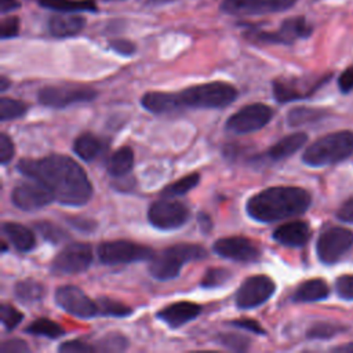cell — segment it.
Segmentation results:
<instances>
[{
  "mask_svg": "<svg viewBox=\"0 0 353 353\" xmlns=\"http://www.w3.org/2000/svg\"><path fill=\"white\" fill-rule=\"evenodd\" d=\"M17 170L44 183L59 204L79 207L88 203L92 196V185L85 171L69 156L50 154L41 159H22Z\"/></svg>",
  "mask_w": 353,
  "mask_h": 353,
  "instance_id": "cell-1",
  "label": "cell"
},
{
  "mask_svg": "<svg viewBox=\"0 0 353 353\" xmlns=\"http://www.w3.org/2000/svg\"><path fill=\"white\" fill-rule=\"evenodd\" d=\"M312 203L307 190L298 186H272L251 196L245 203L250 218L270 223L303 214Z\"/></svg>",
  "mask_w": 353,
  "mask_h": 353,
  "instance_id": "cell-2",
  "label": "cell"
},
{
  "mask_svg": "<svg viewBox=\"0 0 353 353\" xmlns=\"http://www.w3.org/2000/svg\"><path fill=\"white\" fill-rule=\"evenodd\" d=\"M353 153V131H336L324 135L309 145L302 161L310 167H324L339 163Z\"/></svg>",
  "mask_w": 353,
  "mask_h": 353,
  "instance_id": "cell-3",
  "label": "cell"
},
{
  "mask_svg": "<svg viewBox=\"0 0 353 353\" xmlns=\"http://www.w3.org/2000/svg\"><path fill=\"white\" fill-rule=\"evenodd\" d=\"M207 255V250L201 245L179 243L154 254L149 263V273L160 281L172 280L179 276L183 263L204 259Z\"/></svg>",
  "mask_w": 353,
  "mask_h": 353,
  "instance_id": "cell-4",
  "label": "cell"
},
{
  "mask_svg": "<svg viewBox=\"0 0 353 353\" xmlns=\"http://www.w3.org/2000/svg\"><path fill=\"white\" fill-rule=\"evenodd\" d=\"M237 97L234 85L225 81H211L188 87L178 92L181 108L216 109L230 105Z\"/></svg>",
  "mask_w": 353,
  "mask_h": 353,
  "instance_id": "cell-5",
  "label": "cell"
},
{
  "mask_svg": "<svg viewBox=\"0 0 353 353\" xmlns=\"http://www.w3.org/2000/svg\"><path fill=\"white\" fill-rule=\"evenodd\" d=\"M313 26L305 17H291L281 22L279 30L268 32L259 29H251L244 36L254 43L265 44H292L295 40L306 39L312 34Z\"/></svg>",
  "mask_w": 353,
  "mask_h": 353,
  "instance_id": "cell-6",
  "label": "cell"
},
{
  "mask_svg": "<svg viewBox=\"0 0 353 353\" xmlns=\"http://www.w3.org/2000/svg\"><path fill=\"white\" fill-rule=\"evenodd\" d=\"M150 247L127 240L105 241L98 245V259L103 265H124L138 261H150L154 256Z\"/></svg>",
  "mask_w": 353,
  "mask_h": 353,
  "instance_id": "cell-7",
  "label": "cell"
},
{
  "mask_svg": "<svg viewBox=\"0 0 353 353\" xmlns=\"http://www.w3.org/2000/svg\"><path fill=\"white\" fill-rule=\"evenodd\" d=\"M97 97V91L91 87L76 84H59L43 87L37 92V99L41 105L55 109H62L73 103L90 102Z\"/></svg>",
  "mask_w": 353,
  "mask_h": 353,
  "instance_id": "cell-8",
  "label": "cell"
},
{
  "mask_svg": "<svg viewBox=\"0 0 353 353\" xmlns=\"http://www.w3.org/2000/svg\"><path fill=\"white\" fill-rule=\"evenodd\" d=\"M353 245V232L341 228L332 226L325 229L317 239L316 252L324 265H332L338 262Z\"/></svg>",
  "mask_w": 353,
  "mask_h": 353,
  "instance_id": "cell-9",
  "label": "cell"
},
{
  "mask_svg": "<svg viewBox=\"0 0 353 353\" xmlns=\"http://www.w3.org/2000/svg\"><path fill=\"white\" fill-rule=\"evenodd\" d=\"M189 218L188 207L174 200L172 197H164L154 201L148 210V219L152 226L160 230H174L186 223Z\"/></svg>",
  "mask_w": 353,
  "mask_h": 353,
  "instance_id": "cell-10",
  "label": "cell"
},
{
  "mask_svg": "<svg viewBox=\"0 0 353 353\" xmlns=\"http://www.w3.org/2000/svg\"><path fill=\"white\" fill-rule=\"evenodd\" d=\"M276 291L274 281L265 274H255L247 277L239 287L234 302L241 310L258 307L268 302Z\"/></svg>",
  "mask_w": 353,
  "mask_h": 353,
  "instance_id": "cell-11",
  "label": "cell"
},
{
  "mask_svg": "<svg viewBox=\"0 0 353 353\" xmlns=\"http://www.w3.org/2000/svg\"><path fill=\"white\" fill-rule=\"evenodd\" d=\"M92 262V248L87 243H70L62 248L51 263V272L58 276L76 274L87 270Z\"/></svg>",
  "mask_w": 353,
  "mask_h": 353,
  "instance_id": "cell-12",
  "label": "cell"
},
{
  "mask_svg": "<svg viewBox=\"0 0 353 353\" xmlns=\"http://www.w3.org/2000/svg\"><path fill=\"white\" fill-rule=\"evenodd\" d=\"M273 110L265 103H251L239 109L225 124V128L233 134H250L263 128L272 119Z\"/></svg>",
  "mask_w": 353,
  "mask_h": 353,
  "instance_id": "cell-13",
  "label": "cell"
},
{
  "mask_svg": "<svg viewBox=\"0 0 353 353\" xmlns=\"http://www.w3.org/2000/svg\"><path fill=\"white\" fill-rule=\"evenodd\" d=\"M295 3L296 0H222L219 10L233 17H255L287 11Z\"/></svg>",
  "mask_w": 353,
  "mask_h": 353,
  "instance_id": "cell-14",
  "label": "cell"
},
{
  "mask_svg": "<svg viewBox=\"0 0 353 353\" xmlns=\"http://www.w3.org/2000/svg\"><path fill=\"white\" fill-rule=\"evenodd\" d=\"M55 303L66 313L88 320L99 314L98 305L81 288L76 285H62L55 291Z\"/></svg>",
  "mask_w": 353,
  "mask_h": 353,
  "instance_id": "cell-15",
  "label": "cell"
},
{
  "mask_svg": "<svg viewBox=\"0 0 353 353\" xmlns=\"http://www.w3.org/2000/svg\"><path fill=\"white\" fill-rule=\"evenodd\" d=\"M11 201L22 211H37L55 201V197L44 183L32 179V182L19 183L12 189Z\"/></svg>",
  "mask_w": 353,
  "mask_h": 353,
  "instance_id": "cell-16",
  "label": "cell"
},
{
  "mask_svg": "<svg viewBox=\"0 0 353 353\" xmlns=\"http://www.w3.org/2000/svg\"><path fill=\"white\" fill-rule=\"evenodd\" d=\"M214 251L222 258L236 261V262H255L261 256V251L258 245L251 241L250 239L240 237V236H232V237H223L218 239L214 243Z\"/></svg>",
  "mask_w": 353,
  "mask_h": 353,
  "instance_id": "cell-17",
  "label": "cell"
},
{
  "mask_svg": "<svg viewBox=\"0 0 353 353\" xmlns=\"http://www.w3.org/2000/svg\"><path fill=\"white\" fill-rule=\"evenodd\" d=\"M201 313V306L194 302L181 301L171 303L157 312V319L165 323L171 328L182 327L183 324L192 321Z\"/></svg>",
  "mask_w": 353,
  "mask_h": 353,
  "instance_id": "cell-18",
  "label": "cell"
},
{
  "mask_svg": "<svg viewBox=\"0 0 353 353\" xmlns=\"http://www.w3.org/2000/svg\"><path fill=\"white\" fill-rule=\"evenodd\" d=\"M85 26V18L77 12H61L51 15L47 22L48 32L52 37L66 39L79 34Z\"/></svg>",
  "mask_w": 353,
  "mask_h": 353,
  "instance_id": "cell-19",
  "label": "cell"
},
{
  "mask_svg": "<svg viewBox=\"0 0 353 353\" xmlns=\"http://www.w3.org/2000/svg\"><path fill=\"white\" fill-rule=\"evenodd\" d=\"M321 83L323 81L306 85L296 79H276L273 81V95L280 103L296 101L310 95L317 90V87L321 85Z\"/></svg>",
  "mask_w": 353,
  "mask_h": 353,
  "instance_id": "cell-20",
  "label": "cell"
},
{
  "mask_svg": "<svg viewBox=\"0 0 353 353\" xmlns=\"http://www.w3.org/2000/svg\"><path fill=\"white\" fill-rule=\"evenodd\" d=\"M273 239L281 245L302 247L310 239V228L302 221L287 222L274 229Z\"/></svg>",
  "mask_w": 353,
  "mask_h": 353,
  "instance_id": "cell-21",
  "label": "cell"
},
{
  "mask_svg": "<svg viewBox=\"0 0 353 353\" xmlns=\"http://www.w3.org/2000/svg\"><path fill=\"white\" fill-rule=\"evenodd\" d=\"M307 141V135L305 132H294L290 134L280 141H277L273 146H270L265 153H262L258 159L265 161H280L295 152H298Z\"/></svg>",
  "mask_w": 353,
  "mask_h": 353,
  "instance_id": "cell-22",
  "label": "cell"
},
{
  "mask_svg": "<svg viewBox=\"0 0 353 353\" xmlns=\"http://www.w3.org/2000/svg\"><path fill=\"white\" fill-rule=\"evenodd\" d=\"M141 103L148 112L156 113V114L170 113L178 109H182L176 92L150 91L141 98Z\"/></svg>",
  "mask_w": 353,
  "mask_h": 353,
  "instance_id": "cell-23",
  "label": "cell"
},
{
  "mask_svg": "<svg viewBox=\"0 0 353 353\" xmlns=\"http://www.w3.org/2000/svg\"><path fill=\"white\" fill-rule=\"evenodd\" d=\"M1 232L8 239V241L14 245V248L19 252H29L36 245L33 232L21 223L3 222Z\"/></svg>",
  "mask_w": 353,
  "mask_h": 353,
  "instance_id": "cell-24",
  "label": "cell"
},
{
  "mask_svg": "<svg viewBox=\"0 0 353 353\" xmlns=\"http://www.w3.org/2000/svg\"><path fill=\"white\" fill-rule=\"evenodd\" d=\"M330 288L321 279H312L302 283L294 292L292 301L295 302H316L328 296Z\"/></svg>",
  "mask_w": 353,
  "mask_h": 353,
  "instance_id": "cell-25",
  "label": "cell"
},
{
  "mask_svg": "<svg viewBox=\"0 0 353 353\" xmlns=\"http://www.w3.org/2000/svg\"><path fill=\"white\" fill-rule=\"evenodd\" d=\"M37 4L57 12H98L95 0H37Z\"/></svg>",
  "mask_w": 353,
  "mask_h": 353,
  "instance_id": "cell-26",
  "label": "cell"
},
{
  "mask_svg": "<svg viewBox=\"0 0 353 353\" xmlns=\"http://www.w3.org/2000/svg\"><path fill=\"white\" fill-rule=\"evenodd\" d=\"M103 149L102 141L91 132H84L79 135L73 143L74 153L84 161H92L97 159Z\"/></svg>",
  "mask_w": 353,
  "mask_h": 353,
  "instance_id": "cell-27",
  "label": "cell"
},
{
  "mask_svg": "<svg viewBox=\"0 0 353 353\" xmlns=\"http://www.w3.org/2000/svg\"><path fill=\"white\" fill-rule=\"evenodd\" d=\"M134 165V152L128 146H123L113 152L108 163V172L113 178H123L127 175Z\"/></svg>",
  "mask_w": 353,
  "mask_h": 353,
  "instance_id": "cell-28",
  "label": "cell"
},
{
  "mask_svg": "<svg viewBox=\"0 0 353 353\" xmlns=\"http://www.w3.org/2000/svg\"><path fill=\"white\" fill-rule=\"evenodd\" d=\"M14 294L19 302L33 303V302H39L43 299V296L46 294V288L41 283H39L33 279H26V280H21L15 284Z\"/></svg>",
  "mask_w": 353,
  "mask_h": 353,
  "instance_id": "cell-29",
  "label": "cell"
},
{
  "mask_svg": "<svg viewBox=\"0 0 353 353\" xmlns=\"http://www.w3.org/2000/svg\"><path fill=\"white\" fill-rule=\"evenodd\" d=\"M25 332L30 335L57 339L65 334V330L55 321H51L50 319H37L25 328Z\"/></svg>",
  "mask_w": 353,
  "mask_h": 353,
  "instance_id": "cell-30",
  "label": "cell"
},
{
  "mask_svg": "<svg viewBox=\"0 0 353 353\" xmlns=\"http://www.w3.org/2000/svg\"><path fill=\"white\" fill-rule=\"evenodd\" d=\"M325 113L327 112L324 109H317V108H294L290 110L287 116V121H288V125L296 127L301 124L316 121L323 116H325Z\"/></svg>",
  "mask_w": 353,
  "mask_h": 353,
  "instance_id": "cell-31",
  "label": "cell"
},
{
  "mask_svg": "<svg viewBox=\"0 0 353 353\" xmlns=\"http://www.w3.org/2000/svg\"><path fill=\"white\" fill-rule=\"evenodd\" d=\"M200 182V175L197 172L185 175L183 178L178 179L176 182L165 186L161 190V196L163 197H176V196H182L186 194L188 192H190L197 183Z\"/></svg>",
  "mask_w": 353,
  "mask_h": 353,
  "instance_id": "cell-32",
  "label": "cell"
},
{
  "mask_svg": "<svg viewBox=\"0 0 353 353\" xmlns=\"http://www.w3.org/2000/svg\"><path fill=\"white\" fill-rule=\"evenodd\" d=\"M98 312L101 316H112V317H125L132 313V309L123 302H119L116 299L101 296L97 301Z\"/></svg>",
  "mask_w": 353,
  "mask_h": 353,
  "instance_id": "cell-33",
  "label": "cell"
},
{
  "mask_svg": "<svg viewBox=\"0 0 353 353\" xmlns=\"http://www.w3.org/2000/svg\"><path fill=\"white\" fill-rule=\"evenodd\" d=\"M128 347V339L120 332H109L103 335L94 346L95 352H123Z\"/></svg>",
  "mask_w": 353,
  "mask_h": 353,
  "instance_id": "cell-34",
  "label": "cell"
},
{
  "mask_svg": "<svg viewBox=\"0 0 353 353\" xmlns=\"http://www.w3.org/2000/svg\"><path fill=\"white\" fill-rule=\"evenodd\" d=\"M28 110L26 103L3 97L0 98V120L1 121H8V120H15L18 117H22Z\"/></svg>",
  "mask_w": 353,
  "mask_h": 353,
  "instance_id": "cell-35",
  "label": "cell"
},
{
  "mask_svg": "<svg viewBox=\"0 0 353 353\" xmlns=\"http://www.w3.org/2000/svg\"><path fill=\"white\" fill-rule=\"evenodd\" d=\"M232 279V273L223 268H212L205 272L200 281V287L203 288H216L226 284Z\"/></svg>",
  "mask_w": 353,
  "mask_h": 353,
  "instance_id": "cell-36",
  "label": "cell"
},
{
  "mask_svg": "<svg viewBox=\"0 0 353 353\" xmlns=\"http://www.w3.org/2000/svg\"><path fill=\"white\" fill-rule=\"evenodd\" d=\"M345 331V327H341L338 324L332 323H316L307 330V338L312 339H328L335 336L336 334Z\"/></svg>",
  "mask_w": 353,
  "mask_h": 353,
  "instance_id": "cell-37",
  "label": "cell"
},
{
  "mask_svg": "<svg viewBox=\"0 0 353 353\" xmlns=\"http://www.w3.org/2000/svg\"><path fill=\"white\" fill-rule=\"evenodd\" d=\"M34 228L41 234L43 239H46L47 241H51L52 244L61 243V241H63L68 237V234L65 233L63 229H61L59 226H57V225H54L51 222H47V221L36 223Z\"/></svg>",
  "mask_w": 353,
  "mask_h": 353,
  "instance_id": "cell-38",
  "label": "cell"
},
{
  "mask_svg": "<svg viewBox=\"0 0 353 353\" xmlns=\"http://www.w3.org/2000/svg\"><path fill=\"white\" fill-rule=\"evenodd\" d=\"M218 343L230 349V350H236V352H244L250 347V339L240 335V334H221L216 338Z\"/></svg>",
  "mask_w": 353,
  "mask_h": 353,
  "instance_id": "cell-39",
  "label": "cell"
},
{
  "mask_svg": "<svg viewBox=\"0 0 353 353\" xmlns=\"http://www.w3.org/2000/svg\"><path fill=\"white\" fill-rule=\"evenodd\" d=\"M0 317H1V323L4 325V328L7 331H12L23 319V314L21 312H18L15 307H12L11 305L3 303L0 306Z\"/></svg>",
  "mask_w": 353,
  "mask_h": 353,
  "instance_id": "cell-40",
  "label": "cell"
},
{
  "mask_svg": "<svg viewBox=\"0 0 353 353\" xmlns=\"http://www.w3.org/2000/svg\"><path fill=\"white\" fill-rule=\"evenodd\" d=\"M18 33H19V18L14 15H10V17L3 15V19L0 23V37L3 40H7V39L17 37Z\"/></svg>",
  "mask_w": 353,
  "mask_h": 353,
  "instance_id": "cell-41",
  "label": "cell"
},
{
  "mask_svg": "<svg viewBox=\"0 0 353 353\" xmlns=\"http://www.w3.org/2000/svg\"><path fill=\"white\" fill-rule=\"evenodd\" d=\"M335 288L342 299L353 301V274H342L335 281Z\"/></svg>",
  "mask_w": 353,
  "mask_h": 353,
  "instance_id": "cell-42",
  "label": "cell"
},
{
  "mask_svg": "<svg viewBox=\"0 0 353 353\" xmlns=\"http://www.w3.org/2000/svg\"><path fill=\"white\" fill-rule=\"evenodd\" d=\"M109 48L119 55L131 57L137 51V46L127 39H113L109 41Z\"/></svg>",
  "mask_w": 353,
  "mask_h": 353,
  "instance_id": "cell-43",
  "label": "cell"
},
{
  "mask_svg": "<svg viewBox=\"0 0 353 353\" xmlns=\"http://www.w3.org/2000/svg\"><path fill=\"white\" fill-rule=\"evenodd\" d=\"M14 143L11 141V138L6 134V132H1L0 134V163L1 165H7L11 159L14 157Z\"/></svg>",
  "mask_w": 353,
  "mask_h": 353,
  "instance_id": "cell-44",
  "label": "cell"
},
{
  "mask_svg": "<svg viewBox=\"0 0 353 353\" xmlns=\"http://www.w3.org/2000/svg\"><path fill=\"white\" fill-rule=\"evenodd\" d=\"M58 352H65V353H90V352H95L94 346L81 342V341H68L63 342L58 346Z\"/></svg>",
  "mask_w": 353,
  "mask_h": 353,
  "instance_id": "cell-45",
  "label": "cell"
},
{
  "mask_svg": "<svg viewBox=\"0 0 353 353\" xmlns=\"http://www.w3.org/2000/svg\"><path fill=\"white\" fill-rule=\"evenodd\" d=\"M230 325H233L239 330H245V331L254 332L256 335H265L266 334V331L262 328V325L256 320H252V319H237V320L230 321Z\"/></svg>",
  "mask_w": 353,
  "mask_h": 353,
  "instance_id": "cell-46",
  "label": "cell"
},
{
  "mask_svg": "<svg viewBox=\"0 0 353 353\" xmlns=\"http://www.w3.org/2000/svg\"><path fill=\"white\" fill-rule=\"evenodd\" d=\"M30 349L26 342L21 339H8L4 341L0 346L1 353H28Z\"/></svg>",
  "mask_w": 353,
  "mask_h": 353,
  "instance_id": "cell-47",
  "label": "cell"
},
{
  "mask_svg": "<svg viewBox=\"0 0 353 353\" xmlns=\"http://www.w3.org/2000/svg\"><path fill=\"white\" fill-rule=\"evenodd\" d=\"M338 87L342 92H350L353 90V66L346 68L338 77Z\"/></svg>",
  "mask_w": 353,
  "mask_h": 353,
  "instance_id": "cell-48",
  "label": "cell"
},
{
  "mask_svg": "<svg viewBox=\"0 0 353 353\" xmlns=\"http://www.w3.org/2000/svg\"><path fill=\"white\" fill-rule=\"evenodd\" d=\"M336 218L342 222H347V223H353V197L347 199L338 210L336 212Z\"/></svg>",
  "mask_w": 353,
  "mask_h": 353,
  "instance_id": "cell-49",
  "label": "cell"
},
{
  "mask_svg": "<svg viewBox=\"0 0 353 353\" xmlns=\"http://www.w3.org/2000/svg\"><path fill=\"white\" fill-rule=\"evenodd\" d=\"M69 223L76 228V229H80V230H84V232H91L95 229L97 223L92 222V221H87V219H73V221H69Z\"/></svg>",
  "mask_w": 353,
  "mask_h": 353,
  "instance_id": "cell-50",
  "label": "cell"
},
{
  "mask_svg": "<svg viewBox=\"0 0 353 353\" xmlns=\"http://www.w3.org/2000/svg\"><path fill=\"white\" fill-rule=\"evenodd\" d=\"M21 7L19 0H0V12L1 15H7Z\"/></svg>",
  "mask_w": 353,
  "mask_h": 353,
  "instance_id": "cell-51",
  "label": "cell"
},
{
  "mask_svg": "<svg viewBox=\"0 0 353 353\" xmlns=\"http://www.w3.org/2000/svg\"><path fill=\"white\" fill-rule=\"evenodd\" d=\"M197 222H199L200 229H201L204 233L210 232V230H211V228H212L211 218H210L207 214H204V212H200V214L197 215Z\"/></svg>",
  "mask_w": 353,
  "mask_h": 353,
  "instance_id": "cell-52",
  "label": "cell"
},
{
  "mask_svg": "<svg viewBox=\"0 0 353 353\" xmlns=\"http://www.w3.org/2000/svg\"><path fill=\"white\" fill-rule=\"evenodd\" d=\"M335 352H343V353H353V342L349 345H343V346H338L334 347Z\"/></svg>",
  "mask_w": 353,
  "mask_h": 353,
  "instance_id": "cell-53",
  "label": "cell"
},
{
  "mask_svg": "<svg viewBox=\"0 0 353 353\" xmlns=\"http://www.w3.org/2000/svg\"><path fill=\"white\" fill-rule=\"evenodd\" d=\"M10 84H11V83H10V80H8L6 76H1V77H0V91H1V92H4V91L8 88Z\"/></svg>",
  "mask_w": 353,
  "mask_h": 353,
  "instance_id": "cell-54",
  "label": "cell"
},
{
  "mask_svg": "<svg viewBox=\"0 0 353 353\" xmlns=\"http://www.w3.org/2000/svg\"><path fill=\"white\" fill-rule=\"evenodd\" d=\"M7 251V245H6V243H3V247H1V252H6Z\"/></svg>",
  "mask_w": 353,
  "mask_h": 353,
  "instance_id": "cell-55",
  "label": "cell"
},
{
  "mask_svg": "<svg viewBox=\"0 0 353 353\" xmlns=\"http://www.w3.org/2000/svg\"><path fill=\"white\" fill-rule=\"evenodd\" d=\"M101 1H123V0H101Z\"/></svg>",
  "mask_w": 353,
  "mask_h": 353,
  "instance_id": "cell-56",
  "label": "cell"
}]
</instances>
